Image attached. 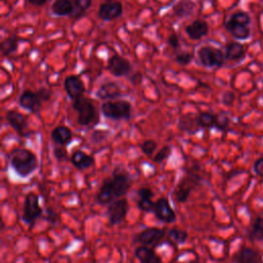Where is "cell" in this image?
Wrapping results in <instances>:
<instances>
[{
    "label": "cell",
    "mask_w": 263,
    "mask_h": 263,
    "mask_svg": "<svg viewBox=\"0 0 263 263\" xmlns=\"http://www.w3.org/2000/svg\"><path fill=\"white\" fill-rule=\"evenodd\" d=\"M217 114L212 112H200L197 115V124L199 127L203 128H214L216 127Z\"/></svg>",
    "instance_id": "cell-31"
},
{
    "label": "cell",
    "mask_w": 263,
    "mask_h": 263,
    "mask_svg": "<svg viewBox=\"0 0 263 263\" xmlns=\"http://www.w3.org/2000/svg\"><path fill=\"white\" fill-rule=\"evenodd\" d=\"M166 42L167 44L173 48V49H178L179 46H180V39H179V36L175 33V32H172L167 39H166Z\"/></svg>",
    "instance_id": "cell-42"
},
{
    "label": "cell",
    "mask_w": 263,
    "mask_h": 263,
    "mask_svg": "<svg viewBox=\"0 0 263 263\" xmlns=\"http://www.w3.org/2000/svg\"><path fill=\"white\" fill-rule=\"evenodd\" d=\"M186 263H199V259L196 257V258H194V259H192V260H190V261H188Z\"/></svg>",
    "instance_id": "cell-46"
},
{
    "label": "cell",
    "mask_w": 263,
    "mask_h": 263,
    "mask_svg": "<svg viewBox=\"0 0 263 263\" xmlns=\"http://www.w3.org/2000/svg\"><path fill=\"white\" fill-rule=\"evenodd\" d=\"M201 181V177L196 174V173H192V172H188L186 173L179 181V183L177 184L173 195L176 199L177 202L179 203H184L188 200L190 193L192 192V190L199 185Z\"/></svg>",
    "instance_id": "cell-7"
},
{
    "label": "cell",
    "mask_w": 263,
    "mask_h": 263,
    "mask_svg": "<svg viewBox=\"0 0 263 263\" xmlns=\"http://www.w3.org/2000/svg\"><path fill=\"white\" fill-rule=\"evenodd\" d=\"M188 238V232L181 228H172L166 232V239L165 242H167L171 246L177 247L179 245H183Z\"/></svg>",
    "instance_id": "cell-28"
},
{
    "label": "cell",
    "mask_w": 263,
    "mask_h": 263,
    "mask_svg": "<svg viewBox=\"0 0 263 263\" xmlns=\"http://www.w3.org/2000/svg\"><path fill=\"white\" fill-rule=\"evenodd\" d=\"M5 119L12 129L21 137H29L31 132L29 130L28 116L16 110H8L5 113Z\"/></svg>",
    "instance_id": "cell-11"
},
{
    "label": "cell",
    "mask_w": 263,
    "mask_h": 263,
    "mask_svg": "<svg viewBox=\"0 0 263 263\" xmlns=\"http://www.w3.org/2000/svg\"><path fill=\"white\" fill-rule=\"evenodd\" d=\"M7 158L12 171L21 178L30 177L39 166L36 154L27 148L13 149Z\"/></svg>",
    "instance_id": "cell-2"
},
{
    "label": "cell",
    "mask_w": 263,
    "mask_h": 263,
    "mask_svg": "<svg viewBox=\"0 0 263 263\" xmlns=\"http://www.w3.org/2000/svg\"><path fill=\"white\" fill-rule=\"evenodd\" d=\"M128 79L134 85H137L142 81V74L140 72H135L134 74L128 76Z\"/></svg>",
    "instance_id": "cell-44"
},
{
    "label": "cell",
    "mask_w": 263,
    "mask_h": 263,
    "mask_svg": "<svg viewBox=\"0 0 263 263\" xmlns=\"http://www.w3.org/2000/svg\"><path fill=\"white\" fill-rule=\"evenodd\" d=\"M72 108L77 113V122L81 126H89L99 122L97 107L89 98H81L72 101Z\"/></svg>",
    "instance_id": "cell-5"
},
{
    "label": "cell",
    "mask_w": 263,
    "mask_h": 263,
    "mask_svg": "<svg viewBox=\"0 0 263 263\" xmlns=\"http://www.w3.org/2000/svg\"><path fill=\"white\" fill-rule=\"evenodd\" d=\"M50 138L58 146L65 147L72 141L73 133L66 125H58L51 130Z\"/></svg>",
    "instance_id": "cell-24"
},
{
    "label": "cell",
    "mask_w": 263,
    "mask_h": 263,
    "mask_svg": "<svg viewBox=\"0 0 263 263\" xmlns=\"http://www.w3.org/2000/svg\"><path fill=\"white\" fill-rule=\"evenodd\" d=\"M196 9L194 0H177L173 5V12L177 17L187 18L193 15Z\"/></svg>",
    "instance_id": "cell-23"
},
{
    "label": "cell",
    "mask_w": 263,
    "mask_h": 263,
    "mask_svg": "<svg viewBox=\"0 0 263 263\" xmlns=\"http://www.w3.org/2000/svg\"><path fill=\"white\" fill-rule=\"evenodd\" d=\"M197 58L205 68H221L226 62L224 51L212 45L200 46L197 49Z\"/></svg>",
    "instance_id": "cell-8"
},
{
    "label": "cell",
    "mask_w": 263,
    "mask_h": 263,
    "mask_svg": "<svg viewBox=\"0 0 263 263\" xmlns=\"http://www.w3.org/2000/svg\"><path fill=\"white\" fill-rule=\"evenodd\" d=\"M154 192L149 187H141L137 191V206L142 212H152L154 206V201L152 197Z\"/></svg>",
    "instance_id": "cell-21"
},
{
    "label": "cell",
    "mask_w": 263,
    "mask_h": 263,
    "mask_svg": "<svg viewBox=\"0 0 263 263\" xmlns=\"http://www.w3.org/2000/svg\"><path fill=\"white\" fill-rule=\"evenodd\" d=\"M45 219L50 223V224H52V225H55L57 223H58V219H59V215H58V213L53 210V209H51V208H46V210H45Z\"/></svg>",
    "instance_id": "cell-41"
},
{
    "label": "cell",
    "mask_w": 263,
    "mask_h": 263,
    "mask_svg": "<svg viewBox=\"0 0 263 263\" xmlns=\"http://www.w3.org/2000/svg\"><path fill=\"white\" fill-rule=\"evenodd\" d=\"M41 104L42 102L37 92L31 89H25L18 98V105L30 113H38Z\"/></svg>",
    "instance_id": "cell-17"
},
{
    "label": "cell",
    "mask_w": 263,
    "mask_h": 263,
    "mask_svg": "<svg viewBox=\"0 0 263 263\" xmlns=\"http://www.w3.org/2000/svg\"><path fill=\"white\" fill-rule=\"evenodd\" d=\"M26 1L34 6H43L47 2V0H26Z\"/></svg>",
    "instance_id": "cell-45"
},
{
    "label": "cell",
    "mask_w": 263,
    "mask_h": 263,
    "mask_svg": "<svg viewBox=\"0 0 263 263\" xmlns=\"http://www.w3.org/2000/svg\"><path fill=\"white\" fill-rule=\"evenodd\" d=\"M235 99H236V96L232 90H226L223 92V95L221 97V102L223 105L230 107L234 104Z\"/></svg>",
    "instance_id": "cell-38"
},
{
    "label": "cell",
    "mask_w": 263,
    "mask_h": 263,
    "mask_svg": "<svg viewBox=\"0 0 263 263\" xmlns=\"http://www.w3.org/2000/svg\"><path fill=\"white\" fill-rule=\"evenodd\" d=\"M251 16L248 12L238 10L230 14L225 21V30L236 40H247L251 36Z\"/></svg>",
    "instance_id": "cell-3"
},
{
    "label": "cell",
    "mask_w": 263,
    "mask_h": 263,
    "mask_svg": "<svg viewBox=\"0 0 263 263\" xmlns=\"http://www.w3.org/2000/svg\"><path fill=\"white\" fill-rule=\"evenodd\" d=\"M74 3V12L71 15L72 18L78 20L85 14V12L90 8L92 0H72Z\"/></svg>",
    "instance_id": "cell-32"
},
{
    "label": "cell",
    "mask_w": 263,
    "mask_h": 263,
    "mask_svg": "<svg viewBox=\"0 0 263 263\" xmlns=\"http://www.w3.org/2000/svg\"><path fill=\"white\" fill-rule=\"evenodd\" d=\"M123 14V5L118 0H105L98 9V16L105 22H112Z\"/></svg>",
    "instance_id": "cell-13"
},
{
    "label": "cell",
    "mask_w": 263,
    "mask_h": 263,
    "mask_svg": "<svg viewBox=\"0 0 263 263\" xmlns=\"http://www.w3.org/2000/svg\"><path fill=\"white\" fill-rule=\"evenodd\" d=\"M140 148L146 156L152 157V156H154L155 151L157 149V143L152 139H148V140H145L141 143Z\"/></svg>",
    "instance_id": "cell-34"
},
{
    "label": "cell",
    "mask_w": 263,
    "mask_h": 263,
    "mask_svg": "<svg viewBox=\"0 0 263 263\" xmlns=\"http://www.w3.org/2000/svg\"><path fill=\"white\" fill-rule=\"evenodd\" d=\"M171 154H172V147L170 145H164L154 154L152 159L155 163H162L168 159Z\"/></svg>",
    "instance_id": "cell-33"
},
{
    "label": "cell",
    "mask_w": 263,
    "mask_h": 263,
    "mask_svg": "<svg viewBox=\"0 0 263 263\" xmlns=\"http://www.w3.org/2000/svg\"><path fill=\"white\" fill-rule=\"evenodd\" d=\"M52 153L58 161H65L68 159L67 151L64 149L63 146H55L52 150Z\"/></svg>",
    "instance_id": "cell-39"
},
{
    "label": "cell",
    "mask_w": 263,
    "mask_h": 263,
    "mask_svg": "<svg viewBox=\"0 0 263 263\" xmlns=\"http://www.w3.org/2000/svg\"><path fill=\"white\" fill-rule=\"evenodd\" d=\"M36 92H37V95L39 96V98H40V100H41L42 103L49 101L50 98H51V90H50L49 88H47V87L42 86V87L38 88V89L36 90Z\"/></svg>",
    "instance_id": "cell-40"
},
{
    "label": "cell",
    "mask_w": 263,
    "mask_h": 263,
    "mask_svg": "<svg viewBox=\"0 0 263 263\" xmlns=\"http://www.w3.org/2000/svg\"><path fill=\"white\" fill-rule=\"evenodd\" d=\"M249 239L252 241H263V218L258 216L254 219L250 230Z\"/></svg>",
    "instance_id": "cell-30"
},
{
    "label": "cell",
    "mask_w": 263,
    "mask_h": 263,
    "mask_svg": "<svg viewBox=\"0 0 263 263\" xmlns=\"http://www.w3.org/2000/svg\"><path fill=\"white\" fill-rule=\"evenodd\" d=\"M230 123V118L225 112H220L217 114V122H216V127L220 132H226L229 127Z\"/></svg>",
    "instance_id": "cell-35"
},
{
    "label": "cell",
    "mask_w": 263,
    "mask_h": 263,
    "mask_svg": "<svg viewBox=\"0 0 263 263\" xmlns=\"http://www.w3.org/2000/svg\"><path fill=\"white\" fill-rule=\"evenodd\" d=\"M253 170L257 176L263 178V156L256 159L253 165Z\"/></svg>",
    "instance_id": "cell-43"
},
{
    "label": "cell",
    "mask_w": 263,
    "mask_h": 263,
    "mask_svg": "<svg viewBox=\"0 0 263 263\" xmlns=\"http://www.w3.org/2000/svg\"><path fill=\"white\" fill-rule=\"evenodd\" d=\"M107 70L114 77H123L128 76L133 72V66L128 60L115 53L109 58L107 62Z\"/></svg>",
    "instance_id": "cell-14"
},
{
    "label": "cell",
    "mask_w": 263,
    "mask_h": 263,
    "mask_svg": "<svg viewBox=\"0 0 263 263\" xmlns=\"http://www.w3.org/2000/svg\"><path fill=\"white\" fill-rule=\"evenodd\" d=\"M96 96L104 102L113 101L118 100L122 96V90L117 82L113 80H107L100 84L96 91Z\"/></svg>",
    "instance_id": "cell-16"
},
{
    "label": "cell",
    "mask_w": 263,
    "mask_h": 263,
    "mask_svg": "<svg viewBox=\"0 0 263 263\" xmlns=\"http://www.w3.org/2000/svg\"><path fill=\"white\" fill-rule=\"evenodd\" d=\"M224 53L227 62H239L246 57V48L238 41H230L225 45Z\"/></svg>",
    "instance_id": "cell-22"
},
{
    "label": "cell",
    "mask_w": 263,
    "mask_h": 263,
    "mask_svg": "<svg viewBox=\"0 0 263 263\" xmlns=\"http://www.w3.org/2000/svg\"><path fill=\"white\" fill-rule=\"evenodd\" d=\"M129 263H134V262H133V261H132V262H129Z\"/></svg>",
    "instance_id": "cell-47"
},
{
    "label": "cell",
    "mask_w": 263,
    "mask_h": 263,
    "mask_svg": "<svg viewBox=\"0 0 263 263\" xmlns=\"http://www.w3.org/2000/svg\"><path fill=\"white\" fill-rule=\"evenodd\" d=\"M18 48V38L16 35H11L3 39L0 43V50L3 57H8L14 53Z\"/></svg>",
    "instance_id": "cell-29"
},
{
    "label": "cell",
    "mask_w": 263,
    "mask_h": 263,
    "mask_svg": "<svg viewBox=\"0 0 263 263\" xmlns=\"http://www.w3.org/2000/svg\"><path fill=\"white\" fill-rule=\"evenodd\" d=\"M43 215V209L39 202V196L34 192H29L25 196L23 206V222L26 223L30 229L34 226L35 222Z\"/></svg>",
    "instance_id": "cell-6"
},
{
    "label": "cell",
    "mask_w": 263,
    "mask_h": 263,
    "mask_svg": "<svg viewBox=\"0 0 263 263\" xmlns=\"http://www.w3.org/2000/svg\"><path fill=\"white\" fill-rule=\"evenodd\" d=\"M193 60V54L190 51H180L175 57V62L181 66H188Z\"/></svg>",
    "instance_id": "cell-36"
},
{
    "label": "cell",
    "mask_w": 263,
    "mask_h": 263,
    "mask_svg": "<svg viewBox=\"0 0 263 263\" xmlns=\"http://www.w3.org/2000/svg\"><path fill=\"white\" fill-rule=\"evenodd\" d=\"M233 263H260L261 262V254L259 251L242 247L240 248L232 257Z\"/></svg>",
    "instance_id": "cell-19"
},
{
    "label": "cell",
    "mask_w": 263,
    "mask_h": 263,
    "mask_svg": "<svg viewBox=\"0 0 263 263\" xmlns=\"http://www.w3.org/2000/svg\"><path fill=\"white\" fill-rule=\"evenodd\" d=\"M128 212V201L125 197H121L113 200L108 204L107 208V217L111 225L121 224L127 215Z\"/></svg>",
    "instance_id": "cell-10"
},
{
    "label": "cell",
    "mask_w": 263,
    "mask_h": 263,
    "mask_svg": "<svg viewBox=\"0 0 263 263\" xmlns=\"http://www.w3.org/2000/svg\"><path fill=\"white\" fill-rule=\"evenodd\" d=\"M64 89L72 101L83 98L85 93L84 83L78 75H68L64 80Z\"/></svg>",
    "instance_id": "cell-15"
},
{
    "label": "cell",
    "mask_w": 263,
    "mask_h": 263,
    "mask_svg": "<svg viewBox=\"0 0 263 263\" xmlns=\"http://www.w3.org/2000/svg\"><path fill=\"white\" fill-rule=\"evenodd\" d=\"M70 161L72 165L79 171L87 170L91 167L96 162L95 157L92 155L87 154L82 150H75L70 156Z\"/></svg>",
    "instance_id": "cell-20"
},
{
    "label": "cell",
    "mask_w": 263,
    "mask_h": 263,
    "mask_svg": "<svg viewBox=\"0 0 263 263\" xmlns=\"http://www.w3.org/2000/svg\"><path fill=\"white\" fill-rule=\"evenodd\" d=\"M132 186L130 174L122 166H116L111 176L104 179L97 195L96 200L101 205L111 203L113 200L124 197Z\"/></svg>",
    "instance_id": "cell-1"
},
{
    "label": "cell",
    "mask_w": 263,
    "mask_h": 263,
    "mask_svg": "<svg viewBox=\"0 0 263 263\" xmlns=\"http://www.w3.org/2000/svg\"><path fill=\"white\" fill-rule=\"evenodd\" d=\"M165 236L166 231L164 228L148 227L135 235V241L139 242L140 246L155 249L158 245H160L163 241Z\"/></svg>",
    "instance_id": "cell-9"
},
{
    "label": "cell",
    "mask_w": 263,
    "mask_h": 263,
    "mask_svg": "<svg viewBox=\"0 0 263 263\" xmlns=\"http://www.w3.org/2000/svg\"><path fill=\"white\" fill-rule=\"evenodd\" d=\"M178 128L187 134H194L199 128L197 124V116L193 114H185L178 121Z\"/></svg>",
    "instance_id": "cell-27"
},
{
    "label": "cell",
    "mask_w": 263,
    "mask_h": 263,
    "mask_svg": "<svg viewBox=\"0 0 263 263\" xmlns=\"http://www.w3.org/2000/svg\"><path fill=\"white\" fill-rule=\"evenodd\" d=\"M101 112L104 117L110 120H128L132 117L133 107L127 100L118 99L103 102L101 104Z\"/></svg>",
    "instance_id": "cell-4"
},
{
    "label": "cell",
    "mask_w": 263,
    "mask_h": 263,
    "mask_svg": "<svg viewBox=\"0 0 263 263\" xmlns=\"http://www.w3.org/2000/svg\"><path fill=\"white\" fill-rule=\"evenodd\" d=\"M135 256L140 263H162L161 258L154 252V249L140 246L135 250Z\"/></svg>",
    "instance_id": "cell-25"
},
{
    "label": "cell",
    "mask_w": 263,
    "mask_h": 263,
    "mask_svg": "<svg viewBox=\"0 0 263 263\" xmlns=\"http://www.w3.org/2000/svg\"><path fill=\"white\" fill-rule=\"evenodd\" d=\"M50 10L57 16H71L74 12V3L72 0H54L50 5Z\"/></svg>",
    "instance_id": "cell-26"
},
{
    "label": "cell",
    "mask_w": 263,
    "mask_h": 263,
    "mask_svg": "<svg viewBox=\"0 0 263 263\" xmlns=\"http://www.w3.org/2000/svg\"><path fill=\"white\" fill-rule=\"evenodd\" d=\"M210 27L206 21L202 18H196L190 24L186 25L185 33L191 40H200L209 34Z\"/></svg>",
    "instance_id": "cell-18"
},
{
    "label": "cell",
    "mask_w": 263,
    "mask_h": 263,
    "mask_svg": "<svg viewBox=\"0 0 263 263\" xmlns=\"http://www.w3.org/2000/svg\"><path fill=\"white\" fill-rule=\"evenodd\" d=\"M152 213L157 220L165 224H172L177 219L176 212L172 208L171 202L166 197H159L156 199V201H154Z\"/></svg>",
    "instance_id": "cell-12"
},
{
    "label": "cell",
    "mask_w": 263,
    "mask_h": 263,
    "mask_svg": "<svg viewBox=\"0 0 263 263\" xmlns=\"http://www.w3.org/2000/svg\"><path fill=\"white\" fill-rule=\"evenodd\" d=\"M108 135H109V133L107 130H102V129L93 130L92 134L90 135V141H91V143H93L96 145L101 144L106 141V139L108 138Z\"/></svg>",
    "instance_id": "cell-37"
}]
</instances>
